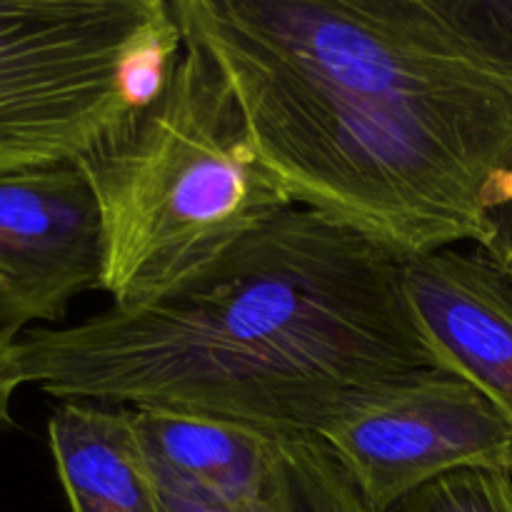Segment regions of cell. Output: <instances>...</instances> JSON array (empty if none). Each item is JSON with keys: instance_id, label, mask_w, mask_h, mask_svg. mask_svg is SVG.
Here are the masks:
<instances>
[{"instance_id": "obj_1", "label": "cell", "mask_w": 512, "mask_h": 512, "mask_svg": "<svg viewBox=\"0 0 512 512\" xmlns=\"http://www.w3.org/2000/svg\"><path fill=\"white\" fill-rule=\"evenodd\" d=\"M295 205L403 260L478 243L512 83L438 0H175Z\"/></svg>"}, {"instance_id": "obj_2", "label": "cell", "mask_w": 512, "mask_h": 512, "mask_svg": "<svg viewBox=\"0 0 512 512\" xmlns=\"http://www.w3.org/2000/svg\"><path fill=\"white\" fill-rule=\"evenodd\" d=\"M403 275L388 248L293 205L145 308L20 333V378L63 403L318 438L365 390L440 368Z\"/></svg>"}, {"instance_id": "obj_3", "label": "cell", "mask_w": 512, "mask_h": 512, "mask_svg": "<svg viewBox=\"0 0 512 512\" xmlns=\"http://www.w3.org/2000/svg\"><path fill=\"white\" fill-rule=\"evenodd\" d=\"M78 165L103 218V290L120 310L165 298L295 205L223 70L185 35L160 93Z\"/></svg>"}, {"instance_id": "obj_4", "label": "cell", "mask_w": 512, "mask_h": 512, "mask_svg": "<svg viewBox=\"0 0 512 512\" xmlns=\"http://www.w3.org/2000/svg\"><path fill=\"white\" fill-rule=\"evenodd\" d=\"M180 48L163 0H0V175L98 148L160 93Z\"/></svg>"}, {"instance_id": "obj_5", "label": "cell", "mask_w": 512, "mask_h": 512, "mask_svg": "<svg viewBox=\"0 0 512 512\" xmlns=\"http://www.w3.org/2000/svg\"><path fill=\"white\" fill-rule=\"evenodd\" d=\"M378 512L458 470L512 475V430L470 383L415 370L360 393L318 435Z\"/></svg>"}, {"instance_id": "obj_6", "label": "cell", "mask_w": 512, "mask_h": 512, "mask_svg": "<svg viewBox=\"0 0 512 512\" xmlns=\"http://www.w3.org/2000/svg\"><path fill=\"white\" fill-rule=\"evenodd\" d=\"M98 200L75 163L0 175V325L60 323L75 295L103 290Z\"/></svg>"}, {"instance_id": "obj_7", "label": "cell", "mask_w": 512, "mask_h": 512, "mask_svg": "<svg viewBox=\"0 0 512 512\" xmlns=\"http://www.w3.org/2000/svg\"><path fill=\"white\" fill-rule=\"evenodd\" d=\"M405 298L438 365L473 385L512 430V283L483 253L405 260Z\"/></svg>"}, {"instance_id": "obj_8", "label": "cell", "mask_w": 512, "mask_h": 512, "mask_svg": "<svg viewBox=\"0 0 512 512\" xmlns=\"http://www.w3.org/2000/svg\"><path fill=\"white\" fill-rule=\"evenodd\" d=\"M155 475L238 500L280 493V440L235 420L168 408H130Z\"/></svg>"}, {"instance_id": "obj_9", "label": "cell", "mask_w": 512, "mask_h": 512, "mask_svg": "<svg viewBox=\"0 0 512 512\" xmlns=\"http://www.w3.org/2000/svg\"><path fill=\"white\" fill-rule=\"evenodd\" d=\"M48 443L70 512H168L130 408L60 403L48 420Z\"/></svg>"}, {"instance_id": "obj_10", "label": "cell", "mask_w": 512, "mask_h": 512, "mask_svg": "<svg viewBox=\"0 0 512 512\" xmlns=\"http://www.w3.org/2000/svg\"><path fill=\"white\" fill-rule=\"evenodd\" d=\"M280 440V508L283 512H378L360 495L320 438Z\"/></svg>"}, {"instance_id": "obj_11", "label": "cell", "mask_w": 512, "mask_h": 512, "mask_svg": "<svg viewBox=\"0 0 512 512\" xmlns=\"http://www.w3.org/2000/svg\"><path fill=\"white\" fill-rule=\"evenodd\" d=\"M390 512H512V475L458 470L415 490Z\"/></svg>"}, {"instance_id": "obj_12", "label": "cell", "mask_w": 512, "mask_h": 512, "mask_svg": "<svg viewBox=\"0 0 512 512\" xmlns=\"http://www.w3.org/2000/svg\"><path fill=\"white\" fill-rule=\"evenodd\" d=\"M445 18L512 83V0H438Z\"/></svg>"}, {"instance_id": "obj_13", "label": "cell", "mask_w": 512, "mask_h": 512, "mask_svg": "<svg viewBox=\"0 0 512 512\" xmlns=\"http://www.w3.org/2000/svg\"><path fill=\"white\" fill-rule=\"evenodd\" d=\"M155 483H158L160 498L168 512H283L280 493L273 500H238L178 483L165 475H155Z\"/></svg>"}, {"instance_id": "obj_14", "label": "cell", "mask_w": 512, "mask_h": 512, "mask_svg": "<svg viewBox=\"0 0 512 512\" xmlns=\"http://www.w3.org/2000/svg\"><path fill=\"white\" fill-rule=\"evenodd\" d=\"M478 248L512 283V173L498 183L485 215V233L478 240Z\"/></svg>"}, {"instance_id": "obj_15", "label": "cell", "mask_w": 512, "mask_h": 512, "mask_svg": "<svg viewBox=\"0 0 512 512\" xmlns=\"http://www.w3.org/2000/svg\"><path fill=\"white\" fill-rule=\"evenodd\" d=\"M18 333L0 325V433L13 428V395L23 385L18 365Z\"/></svg>"}]
</instances>
